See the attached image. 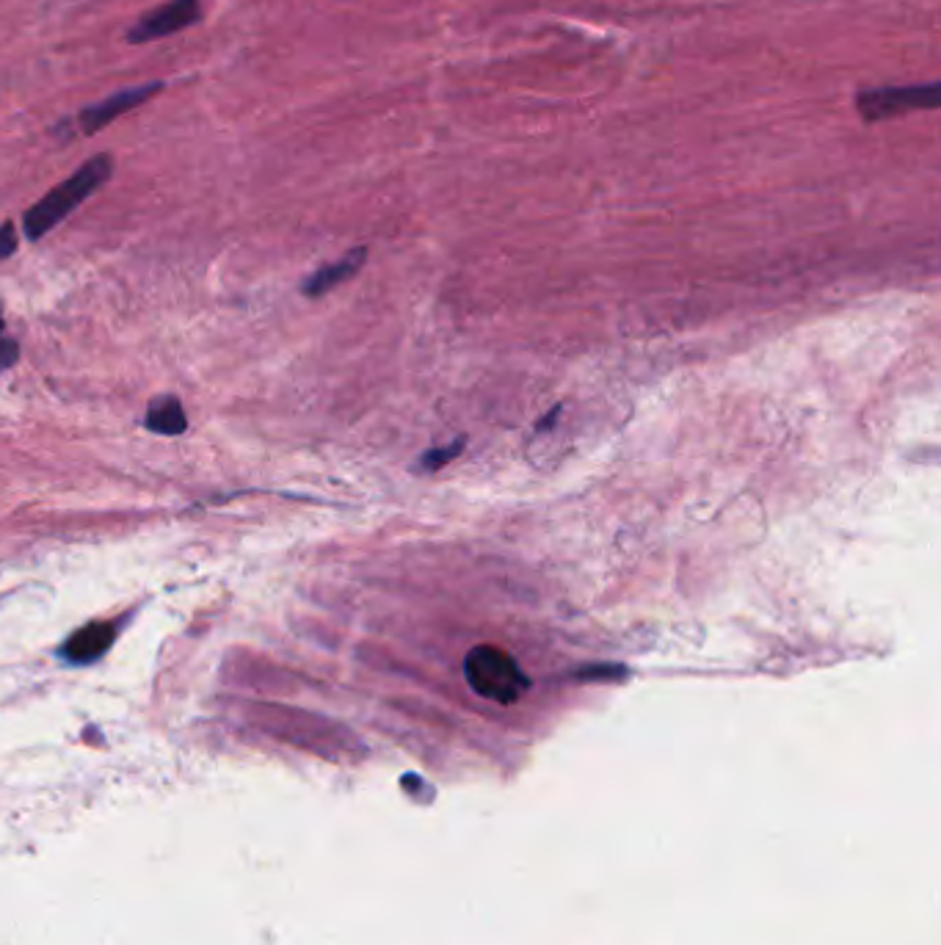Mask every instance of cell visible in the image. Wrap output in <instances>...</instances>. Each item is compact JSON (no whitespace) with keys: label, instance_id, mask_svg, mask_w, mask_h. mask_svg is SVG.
Wrapping results in <instances>:
<instances>
[{"label":"cell","instance_id":"1","mask_svg":"<svg viewBox=\"0 0 941 945\" xmlns=\"http://www.w3.org/2000/svg\"><path fill=\"white\" fill-rule=\"evenodd\" d=\"M114 174V158L111 156H94L87 163L69 174L67 180L47 191L36 205H31L23 216V230L28 241H39L47 232L56 230L72 210H78L100 185H105Z\"/></svg>","mask_w":941,"mask_h":945},{"label":"cell","instance_id":"2","mask_svg":"<svg viewBox=\"0 0 941 945\" xmlns=\"http://www.w3.org/2000/svg\"><path fill=\"white\" fill-rule=\"evenodd\" d=\"M464 678L478 697L500 705H514L530 688L528 674L514 661V656L492 645L472 647L467 652Z\"/></svg>","mask_w":941,"mask_h":945},{"label":"cell","instance_id":"3","mask_svg":"<svg viewBox=\"0 0 941 945\" xmlns=\"http://www.w3.org/2000/svg\"><path fill=\"white\" fill-rule=\"evenodd\" d=\"M941 105V83H911V87L861 89L856 94V111L864 122H884L914 111H936Z\"/></svg>","mask_w":941,"mask_h":945},{"label":"cell","instance_id":"4","mask_svg":"<svg viewBox=\"0 0 941 945\" xmlns=\"http://www.w3.org/2000/svg\"><path fill=\"white\" fill-rule=\"evenodd\" d=\"M202 0H169L158 9L144 14L130 31H127V42L130 45H147V42L163 39V36L180 34L194 25L202 23Z\"/></svg>","mask_w":941,"mask_h":945},{"label":"cell","instance_id":"5","mask_svg":"<svg viewBox=\"0 0 941 945\" xmlns=\"http://www.w3.org/2000/svg\"><path fill=\"white\" fill-rule=\"evenodd\" d=\"M161 92H163V81H150V83H141V87L122 89V92H114L111 98L100 100V103L87 105V109L78 114L76 125L81 127L83 136H94V133L105 130L111 122L122 119L125 114L136 111L138 105L150 103V100Z\"/></svg>","mask_w":941,"mask_h":945},{"label":"cell","instance_id":"6","mask_svg":"<svg viewBox=\"0 0 941 945\" xmlns=\"http://www.w3.org/2000/svg\"><path fill=\"white\" fill-rule=\"evenodd\" d=\"M116 628L111 623H92L83 625L78 634H72L64 645V658L72 663H92L97 658H103L108 652V647L114 645Z\"/></svg>","mask_w":941,"mask_h":945},{"label":"cell","instance_id":"7","mask_svg":"<svg viewBox=\"0 0 941 945\" xmlns=\"http://www.w3.org/2000/svg\"><path fill=\"white\" fill-rule=\"evenodd\" d=\"M365 258H368V249L365 247L351 249V252L345 254V258H340L337 263H329V265H323V269H318V272L305 283V294L307 296H323L326 291H332L334 285H340V283H345V280L354 277V274L362 269V263H365Z\"/></svg>","mask_w":941,"mask_h":945},{"label":"cell","instance_id":"8","mask_svg":"<svg viewBox=\"0 0 941 945\" xmlns=\"http://www.w3.org/2000/svg\"><path fill=\"white\" fill-rule=\"evenodd\" d=\"M144 426L150 432L163 434V437H177L188 429V418H185L183 403L174 396H161L150 403L147 418H144Z\"/></svg>","mask_w":941,"mask_h":945},{"label":"cell","instance_id":"9","mask_svg":"<svg viewBox=\"0 0 941 945\" xmlns=\"http://www.w3.org/2000/svg\"><path fill=\"white\" fill-rule=\"evenodd\" d=\"M18 360H20V346L12 341V338H7V332H3V321H0V371L12 368Z\"/></svg>","mask_w":941,"mask_h":945},{"label":"cell","instance_id":"10","mask_svg":"<svg viewBox=\"0 0 941 945\" xmlns=\"http://www.w3.org/2000/svg\"><path fill=\"white\" fill-rule=\"evenodd\" d=\"M461 445H448V448H437V451H428V454L423 456V465L428 467V470H439V467L445 465V462H450L454 456H459Z\"/></svg>","mask_w":941,"mask_h":945},{"label":"cell","instance_id":"11","mask_svg":"<svg viewBox=\"0 0 941 945\" xmlns=\"http://www.w3.org/2000/svg\"><path fill=\"white\" fill-rule=\"evenodd\" d=\"M14 249H18V230H14L12 221L0 225V260L12 258Z\"/></svg>","mask_w":941,"mask_h":945}]
</instances>
